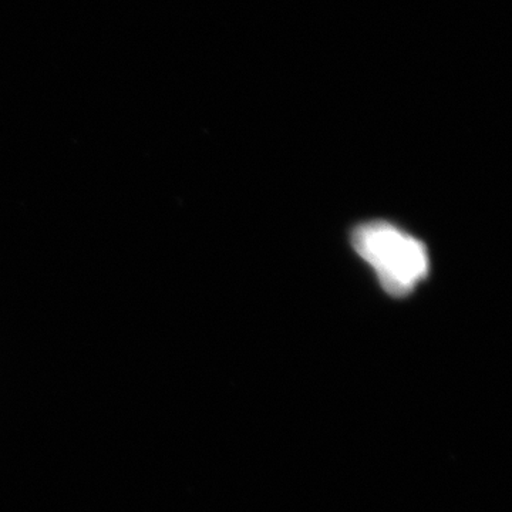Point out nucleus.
Returning a JSON list of instances; mask_svg holds the SVG:
<instances>
[{"label":"nucleus","instance_id":"1","mask_svg":"<svg viewBox=\"0 0 512 512\" xmlns=\"http://www.w3.org/2000/svg\"><path fill=\"white\" fill-rule=\"evenodd\" d=\"M356 254L372 266L384 292L393 298L409 296L429 276L426 245L386 221L365 222L353 229Z\"/></svg>","mask_w":512,"mask_h":512}]
</instances>
